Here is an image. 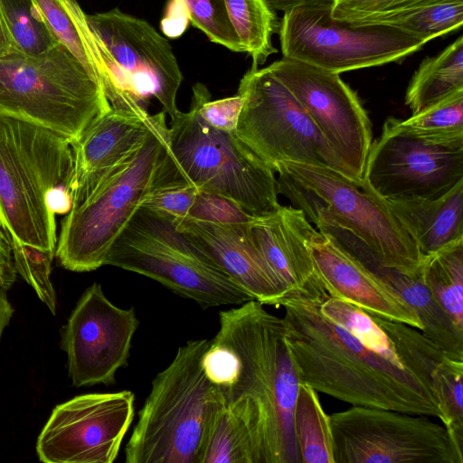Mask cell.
Returning <instances> with one entry per match:
<instances>
[{
  "instance_id": "obj_30",
  "label": "cell",
  "mask_w": 463,
  "mask_h": 463,
  "mask_svg": "<svg viewBox=\"0 0 463 463\" xmlns=\"http://www.w3.org/2000/svg\"><path fill=\"white\" fill-rule=\"evenodd\" d=\"M403 132L425 142L463 147V90L457 91L412 114L395 118Z\"/></svg>"
},
{
  "instance_id": "obj_31",
  "label": "cell",
  "mask_w": 463,
  "mask_h": 463,
  "mask_svg": "<svg viewBox=\"0 0 463 463\" xmlns=\"http://www.w3.org/2000/svg\"><path fill=\"white\" fill-rule=\"evenodd\" d=\"M462 24L463 0H435L367 24L391 26L428 43L460 29Z\"/></svg>"
},
{
  "instance_id": "obj_35",
  "label": "cell",
  "mask_w": 463,
  "mask_h": 463,
  "mask_svg": "<svg viewBox=\"0 0 463 463\" xmlns=\"http://www.w3.org/2000/svg\"><path fill=\"white\" fill-rule=\"evenodd\" d=\"M189 21L208 39L232 52H241L242 47L232 27L224 0H182Z\"/></svg>"
},
{
  "instance_id": "obj_42",
  "label": "cell",
  "mask_w": 463,
  "mask_h": 463,
  "mask_svg": "<svg viewBox=\"0 0 463 463\" xmlns=\"http://www.w3.org/2000/svg\"><path fill=\"white\" fill-rule=\"evenodd\" d=\"M17 52L0 6V57Z\"/></svg>"
},
{
  "instance_id": "obj_44",
  "label": "cell",
  "mask_w": 463,
  "mask_h": 463,
  "mask_svg": "<svg viewBox=\"0 0 463 463\" xmlns=\"http://www.w3.org/2000/svg\"><path fill=\"white\" fill-rule=\"evenodd\" d=\"M14 313V308L7 299L6 290L0 287V337L3 330L8 325Z\"/></svg>"
},
{
  "instance_id": "obj_8",
  "label": "cell",
  "mask_w": 463,
  "mask_h": 463,
  "mask_svg": "<svg viewBox=\"0 0 463 463\" xmlns=\"http://www.w3.org/2000/svg\"><path fill=\"white\" fill-rule=\"evenodd\" d=\"M105 265L150 278L204 308L251 300L173 217L142 205L111 246Z\"/></svg>"
},
{
  "instance_id": "obj_26",
  "label": "cell",
  "mask_w": 463,
  "mask_h": 463,
  "mask_svg": "<svg viewBox=\"0 0 463 463\" xmlns=\"http://www.w3.org/2000/svg\"><path fill=\"white\" fill-rule=\"evenodd\" d=\"M463 90V37L424 59L408 85L405 104L412 114Z\"/></svg>"
},
{
  "instance_id": "obj_39",
  "label": "cell",
  "mask_w": 463,
  "mask_h": 463,
  "mask_svg": "<svg viewBox=\"0 0 463 463\" xmlns=\"http://www.w3.org/2000/svg\"><path fill=\"white\" fill-rule=\"evenodd\" d=\"M188 217L224 222H250L254 218L232 201L200 191Z\"/></svg>"
},
{
  "instance_id": "obj_10",
  "label": "cell",
  "mask_w": 463,
  "mask_h": 463,
  "mask_svg": "<svg viewBox=\"0 0 463 463\" xmlns=\"http://www.w3.org/2000/svg\"><path fill=\"white\" fill-rule=\"evenodd\" d=\"M332 5H303L284 13L278 31L283 57L340 74L401 62L427 43L391 26L335 20Z\"/></svg>"
},
{
  "instance_id": "obj_16",
  "label": "cell",
  "mask_w": 463,
  "mask_h": 463,
  "mask_svg": "<svg viewBox=\"0 0 463 463\" xmlns=\"http://www.w3.org/2000/svg\"><path fill=\"white\" fill-rule=\"evenodd\" d=\"M463 180V147L425 142L402 131L389 118L372 142L363 184L387 200L436 198Z\"/></svg>"
},
{
  "instance_id": "obj_11",
  "label": "cell",
  "mask_w": 463,
  "mask_h": 463,
  "mask_svg": "<svg viewBox=\"0 0 463 463\" xmlns=\"http://www.w3.org/2000/svg\"><path fill=\"white\" fill-rule=\"evenodd\" d=\"M237 93L242 96L243 106L235 133L271 168L281 162H297L345 175L306 110L268 67H251Z\"/></svg>"
},
{
  "instance_id": "obj_40",
  "label": "cell",
  "mask_w": 463,
  "mask_h": 463,
  "mask_svg": "<svg viewBox=\"0 0 463 463\" xmlns=\"http://www.w3.org/2000/svg\"><path fill=\"white\" fill-rule=\"evenodd\" d=\"M188 13L182 0L169 1L166 14L161 22L164 33L171 38L180 36L187 25Z\"/></svg>"
},
{
  "instance_id": "obj_18",
  "label": "cell",
  "mask_w": 463,
  "mask_h": 463,
  "mask_svg": "<svg viewBox=\"0 0 463 463\" xmlns=\"http://www.w3.org/2000/svg\"><path fill=\"white\" fill-rule=\"evenodd\" d=\"M211 260L251 299L279 307L288 297L284 285L258 248L250 222H214L192 217L174 218Z\"/></svg>"
},
{
  "instance_id": "obj_1",
  "label": "cell",
  "mask_w": 463,
  "mask_h": 463,
  "mask_svg": "<svg viewBox=\"0 0 463 463\" xmlns=\"http://www.w3.org/2000/svg\"><path fill=\"white\" fill-rule=\"evenodd\" d=\"M320 302L291 296L279 303L300 383L354 406L439 417L430 381L324 316Z\"/></svg>"
},
{
  "instance_id": "obj_24",
  "label": "cell",
  "mask_w": 463,
  "mask_h": 463,
  "mask_svg": "<svg viewBox=\"0 0 463 463\" xmlns=\"http://www.w3.org/2000/svg\"><path fill=\"white\" fill-rule=\"evenodd\" d=\"M51 32L100 84L113 108L128 103L109 61V55L90 29L76 0H33Z\"/></svg>"
},
{
  "instance_id": "obj_14",
  "label": "cell",
  "mask_w": 463,
  "mask_h": 463,
  "mask_svg": "<svg viewBox=\"0 0 463 463\" xmlns=\"http://www.w3.org/2000/svg\"><path fill=\"white\" fill-rule=\"evenodd\" d=\"M88 24L110 56V65L127 95L146 109L154 97L170 118L183 74L168 41L146 21L114 8L86 14Z\"/></svg>"
},
{
  "instance_id": "obj_9",
  "label": "cell",
  "mask_w": 463,
  "mask_h": 463,
  "mask_svg": "<svg viewBox=\"0 0 463 463\" xmlns=\"http://www.w3.org/2000/svg\"><path fill=\"white\" fill-rule=\"evenodd\" d=\"M168 144L180 172L200 192L226 198L253 216L279 205L273 169L235 132L206 124L192 104L171 118Z\"/></svg>"
},
{
  "instance_id": "obj_23",
  "label": "cell",
  "mask_w": 463,
  "mask_h": 463,
  "mask_svg": "<svg viewBox=\"0 0 463 463\" xmlns=\"http://www.w3.org/2000/svg\"><path fill=\"white\" fill-rule=\"evenodd\" d=\"M200 463H268L265 419L254 399L249 395L225 399L218 393Z\"/></svg>"
},
{
  "instance_id": "obj_5",
  "label": "cell",
  "mask_w": 463,
  "mask_h": 463,
  "mask_svg": "<svg viewBox=\"0 0 463 463\" xmlns=\"http://www.w3.org/2000/svg\"><path fill=\"white\" fill-rule=\"evenodd\" d=\"M165 114L135 152L61 221L55 257L76 272L105 265L111 246L160 182L169 155Z\"/></svg>"
},
{
  "instance_id": "obj_33",
  "label": "cell",
  "mask_w": 463,
  "mask_h": 463,
  "mask_svg": "<svg viewBox=\"0 0 463 463\" xmlns=\"http://www.w3.org/2000/svg\"><path fill=\"white\" fill-rule=\"evenodd\" d=\"M0 6L17 52L38 54L60 44L33 0H0Z\"/></svg>"
},
{
  "instance_id": "obj_13",
  "label": "cell",
  "mask_w": 463,
  "mask_h": 463,
  "mask_svg": "<svg viewBox=\"0 0 463 463\" xmlns=\"http://www.w3.org/2000/svg\"><path fill=\"white\" fill-rule=\"evenodd\" d=\"M268 68L306 110L345 175L362 183L373 130L356 92L339 73L304 61L283 57Z\"/></svg>"
},
{
  "instance_id": "obj_3",
  "label": "cell",
  "mask_w": 463,
  "mask_h": 463,
  "mask_svg": "<svg viewBox=\"0 0 463 463\" xmlns=\"http://www.w3.org/2000/svg\"><path fill=\"white\" fill-rule=\"evenodd\" d=\"M73 175L70 139L0 114V226L9 240L55 253V215L71 209Z\"/></svg>"
},
{
  "instance_id": "obj_41",
  "label": "cell",
  "mask_w": 463,
  "mask_h": 463,
  "mask_svg": "<svg viewBox=\"0 0 463 463\" xmlns=\"http://www.w3.org/2000/svg\"><path fill=\"white\" fill-rule=\"evenodd\" d=\"M16 274L10 241L0 226V287L9 289L16 279Z\"/></svg>"
},
{
  "instance_id": "obj_34",
  "label": "cell",
  "mask_w": 463,
  "mask_h": 463,
  "mask_svg": "<svg viewBox=\"0 0 463 463\" xmlns=\"http://www.w3.org/2000/svg\"><path fill=\"white\" fill-rule=\"evenodd\" d=\"M9 241L17 273L34 289L37 297L54 315L56 295L50 276L55 253Z\"/></svg>"
},
{
  "instance_id": "obj_20",
  "label": "cell",
  "mask_w": 463,
  "mask_h": 463,
  "mask_svg": "<svg viewBox=\"0 0 463 463\" xmlns=\"http://www.w3.org/2000/svg\"><path fill=\"white\" fill-rule=\"evenodd\" d=\"M165 113L111 108L72 143V203L87 196L141 145Z\"/></svg>"
},
{
  "instance_id": "obj_22",
  "label": "cell",
  "mask_w": 463,
  "mask_h": 463,
  "mask_svg": "<svg viewBox=\"0 0 463 463\" xmlns=\"http://www.w3.org/2000/svg\"><path fill=\"white\" fill-rule=\"evenodd\" d=\"M321 232L335 238L346 250L382 281L397 292L416 312L422 323L423 335L449 357L463 361V331L458 329L439 306L423 281L420 268L407 273L387 266L362 241L345 227L327 222Z\"/></svg>"
},
{
  "instance_id": "obj_38",
  "label": "cell",
  "mask_w": 463,
  "mask_h": 463,
  "mask_svg": "<svg viewBox=\"0 0 463 463\" xmlns=\"http://www.w3.org/2000/svg\"><path fill=\"white\" fill-rule=\"evenodd\" d=\"M191 104L201 118L213 128L235 132L243 106V98L237 93L229 98L211 100V94L203 83L193 86Z\"/></svg>"
},
{
  "instance_id": "obj_21",
  "label": "cell",
  "mask_w": 463,
  "mask_h": 463,
  "mask_svg": "<svg viewBox=\"0 0 463 463\" xmlns=\"http://www.w3.org/2000/svg\"><path fill=\"white\" fill-rule=\"evenodd\" d=\"M250 231L260 252L286 288L288 297L319 301L329 297L315 272L307 247L317 230L302 210L279 204L268 214L254 216Z\"/></svg>"
},
{
  "instance_id": "obj_19",
  "label": "cell",
  "mask_w": 463,
  "mask_h": 463,
  "mask_svg": "<svg viewBox=\"0 0 463 463\" xmlns=\"http://www.w3.org/2000/svg\"><path fill=\"white\" fill-rule=\"evenodd\" d=\"M315 272L327 295L365 312L422 330L416 312L391 287L329 234L317 231L307 242Z\"/></svg>"
},
{
  "instance_id": "obj_6",
  "label": "cell",
  "mask_w": 463,
  "mask_h": 463,
  "mask_svg": "<svg viewBox=\"0 0 463 463\" xmlns=\"http://www.w3.org/2000/svg\"><path fill=\"white\" fill-rule=\"evenodd\" d=\"M111 108L100 84L61 44L38 54L0 57V114L73 143Z\"/></svg>"
},
{
  "instance_id": "obj_2",
  "label": "cell",
  "mask_w": 463,
  "mask_h": 463,
  "mask_svg": "<svg viewBox=\"0 0 463 463\" xmlns=\"http://www.w3.org/2000/svg\"><path fill=\"white\" fill-rule=\"evenodd\" d=\"M203 354L204 372L222 398L249 395L266 423L268 463H301L293 412L300 383L282 317L251 299L219 314Z\"/></svg>"
},
{
  "instance_id": "obj_17",
  "label": "cell",
  "mask_w": 463,
  "mask_h": 463,
  "mask_svg": "<svg viewBox=\"0 0 463 463\" xmlns=\"http://www.w3.org/2000/svg\"><path fill=\"white\" fill-rule=\"evenodd\" d=\"M138 325L133 307L125 309L114 305L99 283L89 287L62 333L72 384H113L117 371L128 364Z\"/></svg>"
},
{
  "instance_id": "obj_37",
  "label": "cell",
  "mask_w": 463,
  "mask_h": 463,
  "mask_svg": "<svg viewBox=\"0 0 463 463\" xmlns=\"http://www.w3.org/2000/svg\"><path fill=\"white\" fill-rule=\"evenodd\" d=\"M435 0H333L331 15L353 24H367Z\"/></svg>"
},
{
  "instance_id": "obj_15",
  "label": "cell",
  "mask_w": 463,
  "mask_h": 463,
  "mask_svg": "<svg viewBox=\"0 0 463 463\" xmlns=\"http://www.w3.org/2000/svg\"><path fill=\"white\" fill-rule=\"evenodd\" d=\"M130 391L88 393L57 405L36 442L45 463H112L133 421Z\"/></svg>"
},
{
  "instance_id": "obj_43",
  "label": "cell",
  "mask_w": 463,
  "mask_h": 463,
  "mask_svg": "<svg viewBox=\"0 0 463 463\" xmlns=\"http://www.w3.org/2000/svg\"><path fill=\"white\" fill-rule=\"evenodd\" d=\"M268 6L274 12H288L303 5L329 2L333 0H264Z\"/></svg>"
},
{
  "instance_id": "obj_36",
  "label": "cell",
  "mask_w": 463,
  "mask_h": 463,
  "mask_svg": "<svg viewBox=\"0 0 463 463\" xmlns=\"http://www.w3.org/2000/svg\"><path fill=\"white\" fill-rule=\"evenodd\" d=\"M198 193L177 166L165 180L162 177L141 205L175 219L185 218L190 215Z\"/></svg>"
},
{
  "instance_id": "obj_29",
  "label": "cell",
  "mask_w": 463,
  "mask_h": 463,
  "mask_svg": "<svg viewBox=\"0 0 463 463\" xmlns=\"http://www.w3.org/2000/svg\"><path fill=\"white\" fill-rule=\"evenodd\" d=\"M224 1L242 51L250 56L251 67L258 68L277 52L271 37L279 31L278 15L264 0Z\"/></svg>"
},
{
  "instance_id": "obj_32",
  "label": "cell",
  "mask_w": 463,
  "mask_h": 463,
  "mask_svg": "<svg viewBox=\"0 0 463 463\" xmlns=\"http://www.w3.org/2000/svg\"><path fill=\"white\" fill-rule=\"evenodd\" d=\"M439 419L457 449L463 455V361L444 357L431 373Z\"/></svg>"
},
{
  "instance_id": "obj_12",
  "label": "cell",
  "mask_w": 463,
  "mask_h": 463,
  "mask_svg": "<svg viewBox=\"0 0 463 463\" xmlns=\"http://www.w3.org/2000/svg\"><path fill=\"white\" fill-rule=\"evenodd\" d=\"M335 463H463L427 415L352 406L329 415Z\"/></svg>"
},
{
  "instance_id": "obj_28",
  "label": "cell",
  "mask_w": 463,
  "mask_h": 463,
  "mask_svg": "<svg viewBox=\"0 0 463 463\" xmlns=\"http://www.w3.org/2000/svg\"><path fill=\"white\" fill-rule=\"evenodd\" d=\"M293 424L301 463H335L329 415L317 392L304 383L298 386Z\"/></svg>"
},
{
  "instance_id": "obj_27",
  "label": "cell",
  "mask_w": 463,
  "mask_h": 463,
  "mask_svg": "<svg viewBox=\"0 0 463 463\" xmlns=\"http://www.w3.org/2000/svg\"><path fill=\"white\" fill-rule=\"evenodd\" d=\"M420 270L436 302L463 331V240L425 255Z\"/></svg>"
},
{
  "instance_id": "obj_4",
  "label": "cell",
  "mask_w": 463,
  "mask_h": 463,
  "mask_svg": "<svg viewBox=\"0 0 463 463\" xmlns=\"http://www.w3.org/2000/svg\"><path fill=\"white\" fill-rule=\"evenodd\" d=\"M211 340H190L152 382L125 448L127 463H200L218 392L203 357Z\"/></svg>"
},
{
  "instance_id": "obj_25",
  "label": "cell",
  "mask_w": 463,
  "mask_h": 463,
  "mask_svg": "<svg viewBox=\"0 0 463 463\" xmlns=\"http://www.w3.org/2000/svg\"><path fill=\"white\" fill-rule=\"evenodd\" d=\"M423 256L463 240V180L436 198L387 199Z\"/></svg>"
},
{
  "instance_id": "obj_7",
  "label": "cell",
  "mask_w": 463,
  "mask_h": 463,
  "mask_svg": "<svg viewBox=\"0 0 463 463\" xmlns=\"http://www.w3.org/2000/svg\"><path fill=\"white\" fill-rule=\"evenodd\" d=\"M278 191L302 210L308 220L324 217L345 227L382 262L415 273L423 255L391 210L387 200L334 168L297 162L272 167Z\"/></svg>"
}]
</instances>
